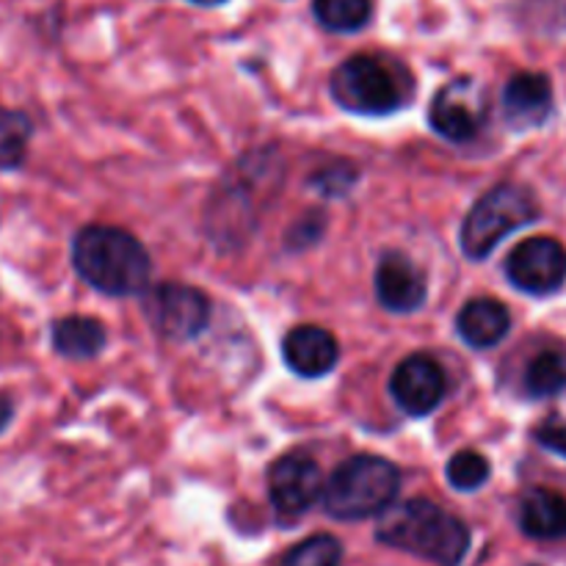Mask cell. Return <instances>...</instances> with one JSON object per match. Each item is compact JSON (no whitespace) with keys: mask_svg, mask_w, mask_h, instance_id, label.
Returning a JSON list of instances; mask_svg holds the SVG:
<instances>
[{"mask_svg":"<svg viewBox=\"0 0 566 566\" xmlns=\"http://www.w3.org/2000/svg\"><path fill=\"white\" fill-rule=\"evenodd\" d=\"M536 440H539L542 448L566 459V420L551 418L547 423H542L536 429Z\"/></svg>","mask_w":566,"mask_h":566,"instance_id":"22","label":"cell"},{"mask_svg":"<svg viewBox=\"0 0 566 566\" xmlns=\"http://www.w3.org/2000/svg\"><path fill=\"white\" fill-rule=\"evenodd\" d=\"M520 528L531 539H564L566 497L553 490H531L520 503Z\"/></svg>","mask_w":566,"mask_h":566,"instance_id":"15","label":"cell"},{"mask_svg":"<svg viewBox=\"0 0 566 566\" xmlns=\"http://www.w3.org/2000/svg\"><path fill=\"white\" fill-rule=\"evenodd\" d=\"M512 329V315L497 298H473L457 318V332L470 348H492Z\"/></svg>","mask_w":566,"mask_h":566,"instance_id":"14","label":"cell"},{"mask_svg":"<svg viewBox=\"0 0 566 566\" xmlns=\"http://www.w3.org/2000/svg\"><path fill=\"white\" fill-rule=\"evenodd\" d=\"M401 486V473L385 457H354L324 481V509L335 520H365L385 514Z\"/></svg>","mask_w":566,"mask_h":566,"instance_id":"4","label":"cell"},{"mask_svg":"<svg viewBox=\"0 0 566 566\" xmlns=\"http://www.w3.org/2000/svg\"><path fill=\"white\" fill-rule=\"evenodd\" d=\"M335 182H340V188L346 191V188L354 182L352 166H337V169H326L315 175V186H318L324 193H337Z\"/></svg>","mask_w":566,"mask_h":566,"instance_id":"23","label":"cell"},{"mask_svg":"<svg viewBox=\"0 0 566 566\" xmlns=\"http://www.w3.org/2000/svg\"><path fill=\"white\" fill-rule=\"evenodd\" d=\"M28 138H31V119L20 111L0 105V169H14L22 164Z\"/></svg>","mask_w":566,"mask_h":566,"instance_id":"19","label":"cell"},{"mask_svg":"<svg viewBox=\"0 0 566 566\" xmlns=\"http://www.w3.org/2000/svg\"><path fill=\"white\" fill-rule=\"evenodd\" d=\"M144 313L153 329L169 340H193L210 321V302L202 291L180 282H164L144 298Z\"/></svg>","mask_w":566,"mask_h":566,"instance_id":"6","label":"cell"},{"mask_svg":"<svg viewBox=\"0 0 566 566\" xmlns=\"http://www.w3.org/2000/svg\"><path fill=\"white\" fill-rule=\"evenodd\" d=\"M340 542L329 534H318L293 547L280 566H340Z\"/></svg>","mask_w":566,"mask_h":566,"instance_id":"20","label":"cell"},{"mask_svg":"<svg viewBox=\"0 0 566 566\" xmlns=\"http://www.w3.org/2000/svg\"><path fill=\"white\" fill-rule=\"evenodd\" d=\"M271 503L285 517H298L310 512L324 495V475L307 453H285L269 470Z\"/></svg>","mask_w":566,"mask_h":566,"instance_id":"9","label":"cell"},{"mask_svg":"<svg viewBox=\"0 0 566 566\" xmlns=\"http://www.w3.org/2000/svg\"><path fill=\"white\" fill-rule=\"evenodd\" d=\"M315 17L326 31L352 33L370 20V0H315Z\"/></svg>","mask_w":566,"mask_h":566,"instance_id":"18","label":"cell"},{"mask_svg":"<svg viewBox=\"0 0 566 566\" xmlns=\"http://www.w3.org/2000/svg\"><path fill=\"white\" fill-rule=\"evenodd\" d=\"M337 357H340V346H337L335 335L324 326H296L282 340V359L293 374L304 376V379L326 376L337 365Z\"/></svg>","mask_w":566,"mask_h":566,"instance_id":"12","label":"cell"},{"mask_svg":"<svg viewBox=\"0 0 566 566\" xmlns=\"http://www.w3.org/2000/svg\"><path fill=\"white\" fill-rule=\"evenodd\" d=\"M553 86L542 72H520L503 88V114L514 130L539 127L551 116Z\"/></svg>","mask_w":566,"mask_h":566,"instance_id":"13","label":"cell"},{"mask_svg":"<svg viewBox=\"0 0 566 566\" xmlns=\"http://www.w3.org/2000/svg\"><path fill=\"white\" fill-rule=\"evenodd\" d=\"M72 263L77 274L105 296L147 291L153 274L147 249L119 227H83L72 243Z\"/></svg>","mask_w":566,"mask_h":566,"instance_id":"1","label":"cell"},{"mask_svg":"<svg viewBox=\"0 0 566 566\" xmlns=\"http://www.w3.org/2000/svg\"><path fill=\"white\" fill-rule=\"evenodd\" d=\"M429 122L448 142L462 144L479 136L486 122V99L479 83L459 77L442 86L431 103Z\"/></svg>","mask_w":566,"mask_h":566,"instance_id":"8","label":"cell"},{"mask_svg":"<svg viewBox=\"0 0 566 566\" xmlns=\"http://www.w3.org/2000/svg\"><path fill=\"white\" fill-rule=\"evenodd\" d=\"M566 390V354L542 352L525 368V392L531 398H553Z\"/></svg>","mask_w":566,"mask_h":566,"instance_id":"17","label":"cell"},{"mask_svg":"<svg viewBox=\"0 0 566 566\" xmlns=\"http://www.w3.org/2000/svg\"><path fill=\"white\" fill-rule=\"evenodd\" d=\"M376 296L390 313H415L429 296V282L407 254L390 252L376 269Z\"/></svg>","mask_w":566,"mask_h":566,"instance_id":"11","label":"cell"},{"mask_svg":"<svg viewBox=\"0 0 566 566\" xmlns=\"http://www.w3.org/2000/svg\"><path fill=\"white\" fill-rule=\"evenodd\" d=\"M490 479V462L475 451H459L457 457L448 462V481L453 490L473 492L486 484Z\"/></svg>","mask_w":566,"mask_h":566,"instance_id":"21","label":"cell"},{"mask_svg":"<svg viewBox=\"0 0 566 566\" xmlns=\"http://www.w3.org/2000/svg\"><path fill=\"white\" fill-rule=\"evenodd\" d=\"M9 420H11V401H9V398L0 396V431L9 426Z\"/></svg>","mask_w":566,"mask_h":566,"instance_id":"24","label":"cell"},{"mask_svg":"<svg viewBox=\"0 0 566 566\" xmlns=\"http://www.w3.org/2000/svg\"><path fill=\"white\" fill-rule=\"evenodd\" d=\"M506 276L517 291L547 296L566 280V249L556 238H528L509 254Z\"/></svg>","mask_w":566,"mask_h":566,"instance_id":"7","label":"cell"},{"mask_svg":"<svg viewBox=\"0 0 566 566\" xmlns=\"http://www.w3.org/2000/svg\"><path fill=\"white\" fill-rule=\"evenodd\" d=\"M376 536L396 551L415 553L440 566H459L470 551L468 525L426 497L387 509Z\"/></svg>","mask_w":566,"mask_h":566,"instance_id":"2","label":"cell"},{"mask_svg":"<svg viewBox=\"0 0 566 566\" xmlns=\"http://www.w3.org/2000/svg\"><path fill=\"white\" fill-rule=\"evenodd\" d=\"M332 97L352 114L387 116L412 97V77L396 61L379 55H352L332 72Z\"/></svg>","mask_w":566,"mask_h":566,"instance_id":"3","label":"cell"},{"mask_svg":"<svg viewBox=\"0 0 566 566\" xmlns=\"http://www.w3.org/2000/svg\"><path fill=\"white\" fill-rule=\"evenodd\" d=\"M105 346V326L86 315H70L53 324V348L61 357L88 359L97 357Z\"/></svg>","mask_w":566,"mask_h":566,"instance_id":"16","label":"cell"},{"mask_svg":"<svg viewBox=\"0 0 566 566\" xmlns=\"http://www.w3.org/2000/svg\"><path fill=\"white\" fill-rule=\"evenodd\" d=\"M446 374H442L437 359H431L429 354H412V357H407L392 370V398L412 418H423V415L434 412L442 403V398H446Z\"/></svg>","mask_w":566,"mask_h":566,"instance_id":"10","label":"cell"},{"mask_svg":"<svg viewBox=\"0 0 566 566\" xmlns=\"http://www.w3.org/2000/svg\"><path fill=\"white\" fill-rule=\"evenodd\" d=\"M539 219L534 191L520 182H501L486 191L462 224V249L470 260L490 258L492 249L525 224Z\"/></svg>","mask_w":566,"mask_h":566,"instance_id":"5","label":"cell"},{"mask_svg":"<svg viewBox=\"0 0 566 566\" xmlns=\"http://www.w3.org/2000/svg\"><path fill=\"white\" fill-rule=\"evenodd\" d=\"M193 3H199V6H219V3H224V0H193Z\"/></svg>","mask_w":566,"mask_h":566,"instance_id":"25","label":"cell"}]
</instances>
